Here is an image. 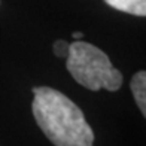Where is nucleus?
Instances as JSON below:
<instances>
[{
	"label": "nucleus",
	"instance_id": "f257e3e1",
	"mask_svg": "<svg viewBox=\"0 0 146 146\" xmlns=\"http://www.w3.org/2000/svg\"><path fill=\"white\" fill-rule=\"evenodd\" d=\"M33 94V116L52 145L92 146L94 131L78 104L51 87H35Z\"/></svg>",
	"mask_w": 146,
	"mask_h": 146
},
{
	"label": "nucleus",
	"instance_id": "423d86ee",
	"mask_svg": "<svg viewBox=\"0 0 146 146\" xmlns=\"http://www.w3.org/2000/svg\"><path fill=\"white\" fill-rule=\"evenodd\" d=\"M84 35H82V33L81 31H75V33H73V37H75L76 39V40H79V39H81Z\"/></svg>",
	"mask_w": 146,
	"mask_h": 146
},
{
	"label": "nucleus",
	"instance_id": "39448f33",
	"mask_svg": "<svg viewBox=\"0 0 146 146\" xmlns=\"http://www.w3.org/2000/svg\"><path fill=\"white\" fill-rule=\"evenodd\" d=\"M69 45L66 40H55L54 43V54L58 58H67L69 55Z\"/></svg>",
	"mask_w": 146,
	"mask_h": 146
},
{
	"label": "nucleus",
	"instance_id": "7ed1b4c3",
	"mask_svg": "<svg viewBox=\"0 0 146 146\" xmlns=\"http://www.w3.org/2000/svg\"><path fill=\"white\" fill-rule=\"evenodd\" d=\"M130 90L134 96L137 108L146 118V70H140L133 75L130 82Z\"/></svg>",
	"mask_w": 146,
	"mask_h": 146
},
{
	"label": "nucleus",
	"instance_id": "f03ea898",
	"mask_svg": "<svg viewBox=\"0 0 146 146\" xmlns=\"http://www.w3.org/2000/svg\"><path fill=\"white\" fill-rule=\"evenodd\" d=\"M66 67L75 81L91 91H118L122 87V73L113 67L110 58L100 48L84 40L69 45Z\"/></svg>",
	"mask_w": 146,
	"mask_h": 146
},
{
	"label": "nucleus",
	"instance_id": "20e7f679",
	"mask_svg": "<svg viewBox=\"0 0 146 146\" xmlns=\"http://www.w3.org/2000/svg\"><path fill=\"white\" fill-rule=\"evenodd\" d=\"M104 2L119 12L146 17V0H104Z\"/></svg>",
	"mask_w": 146,
	"mask_h": 146
}]
</instances>
